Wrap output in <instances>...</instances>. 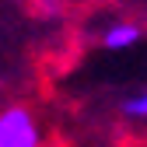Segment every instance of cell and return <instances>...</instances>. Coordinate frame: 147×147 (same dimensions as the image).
I'll list each match as a JSON object with an SVG mask.
<instances>
[{
  "label": "cell",
  "mask_w": 147,
  "mask_h": 147,
  "mask_svg": "<svg viewBox=\"0 0 147 147\" xmlns=\"http://www.w3.org/2000/svg\"><path fill=\"white\" fill-rule=\"evenodd\" d=\"M0 147H46L42 126L32 109L25 105L0 109Z\"/></svg>",
  "instance_id": "cell-1"
},
{
  "label": "cell",
  "mask_w": 147,
  "mask_h": 147,
  "mask_svg": "<svg viewBox=\"0 0 147 147\" xmlns=\"http://www.w3.org/2000/svg\"><path fill=\"white\" fill-rule=\"evenodd\" d=\"M140 39H144V32H140V25H133V21H116V25H109V28L102 32V46H105L109 53H126V49H133Z\"/></svg>",
  "instance_id": "cell-2"
},
{
  "label": "cell",
  "mask_w": 147,
  "mask_h": 147,
  "mask_svg": "<svg viewBox=\"0 0 147 147\" xmlns=\"http://www.w3.org/2000/svg\"><path fill=\"white\" fill-rule=\"evenodd\" d=\"M123 116H130V119H147V88L133 91L130 98H123Z\"/></svg>",
  "instance_id": "cell-3"
},
{
  "label": "cell",
  "mask_w": 147,
  "mask_h": 147,
  "mask_svg": "<svg viewBox=\"0 0 147 147\" xmlns=\"http://www.w3.org/2000/svg\"><path fill=\"white\" fill-rule=\"evenodd\" d=\"M60 4L63 0H35V11L42 18H53V14H60Z\"/></svg>",
  "instance_id": "cell-4"
}]
</instances>
